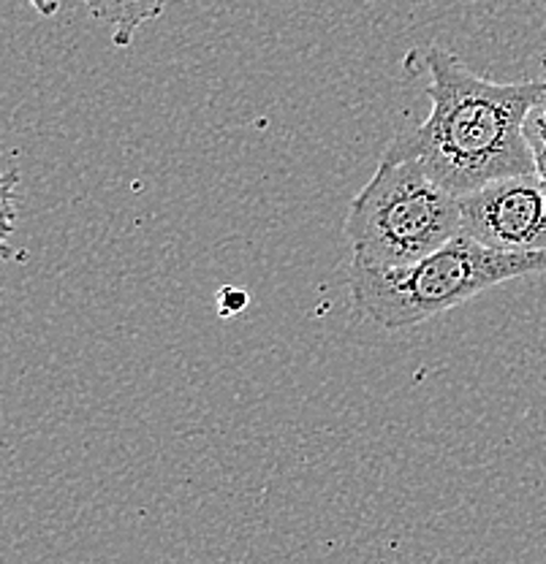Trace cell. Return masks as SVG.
Listing matches in <instances>:
<instances>
[{
    "instance_id": "cell-6",
    "label": "cell",
    "mask_w": 546,
    "mask_h": 564,
    "mask_svg": "<svg viewBox=\"0 0 546 564\" xmlns=\"http://www.w3.org/2000/svg\"><path fill=\"white\" fill-rule=\"evenodd\" d=\"M17 185H20V174H0V258L3 261L6 258H14L9 239L17 228Z\"/></svg>"
},
{
    "instance_id": "cell-10",
    "label": "cell",
    "mask_w": 546,
    "mask_h": 564,
    "mask_svg": "<svg viewBox=\"0 0 546 564\" xmlns=\"http://www.w3.org/2000/svg\"><path fill=\"white\" fill-rule=\"evenodd\" d=\"M538 176H542V180H544V185H546V166H542V169H538V172H536Z\"/></svg>"
},
{
    "instance_id": "cell-3",
    "label": "cell",
    "mask_w": 546,
    "mask_h": 564,
    "mask_svg": "<svg viewBox=\"0 0 546 564\" xmlns=\"http://www.w3.org/2000/svg\"><path fill=\"white\" fill-rule=\"evenodd\" d=\"M462 234L460 198L419 161L386 152L345 217V237L362 267H408Z\"/></svg>"
},
{
    "instance_id": "cell-9",
    "label": "cell",
    "mask_w": 546,
    "mask_h": 564,
    "mask_svg": "<svg viewBox=\"0 0 546 564\" xmlns=\"http://www.w3.org/2000/svg\"><path fill=\"white\" fill-rule=\"evenodd\" d=\"M28 3L36 9V14L46 17V20H50V17H55L57 11H61V0H28Z\"/></svg>"
},
{
    "instance_id": "cell-8",
    "label": "cell",
    "mask_w": 546,
    "mask_h": 564,
    "mask_svg": "<svg viewBox=\"0 0 546 564\" xmlns=\"http://www.w3.org/2000/svg\"><path fill=\"white\" fill-rule=\"evenodd\" d=\"M245 307H248V293H245L243 288H234V285L221 288V293H218V313L223 317L243 313Z\"/></svg>"
},
{
    "instance_id": "cell-5",
    "label": "cell",
    "mask_w": 546,
    "mask_h": 564,
    "mask_svg": "<svg viewBox=\"0 0 546 564\" xmlns=\"http://www.w3.org/2000/svg\"><path fill=\"white\" fill-rule=\"evenodd\" d=\"M98 22L111 25V44L128 46L131 35L144 22L158 20L167 0H82Z\"/></svg>"
},
{
    "instance_id": "cell-7",
    "label": "cell",
    "mask_w": 546,
    "mask_h": 564,
    "mask_svg": "<svg viewBox=\"0 0 546 564\" xmlns=\"http://www.w3.org/2000/svg\"><path fill=\"white\" fill-rule=\"evenodd\" d=\"M542 63L546 70V55ZM522 131H525L527 144H531L533 158H536V172H538V169L546 166V79H544V93L538 96V101L531 106V111H527Z\"/></svg>"
},
{
    "instance_id": "cell-4",
    "label": "cell",
    "mask_w": 546,
    "mask_h": 564,
    "mask_svg": "<svg viewBox=\"0 0 546 564\" xmlns=\"http://www.w3.org/2000/svg\"><path fill=\"white\" fill-rule=\"evenodd\" d=\"M460 198L462 234L503 252L546 250V185L538 174L492 180Z\"/></svg>"
},
{
    "instance_id": "cell-1",
    "label": "cell",
    "mask_w": 546,
    "mask_h": 564,
    "mask_svg": "<svg viewBox=\"0 0 546 564\" xmlns=\"http://www.w3.org/2000/svg\"><path fill=\"white\" fill-rule=\"evenodd\" d=\"M427 68L430 115L392 139L386 152L419 161L454 196L503 176L536 174L522 126L544 82H492L440 46L427 50Z\"/></svg>"
},
{
    "instance_id": "cell-2",
    "label": "cell",
    "mask_w": 546,
    "mask_h": 564,
    "mask_svg": "<svg viewBox=\"0 0 546 564\" xmlns=\"http://www.w3.org/2000/svg\"><path fill=\"white\" fill-rule=\"evenodd\" d=\"M546 272V250L503 252L457 234L408 267L351 263L349 291L356 307L384 328H408L465 304L501 282Z\"/></svg>"
}]
</instances>
